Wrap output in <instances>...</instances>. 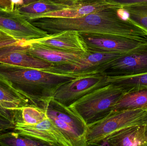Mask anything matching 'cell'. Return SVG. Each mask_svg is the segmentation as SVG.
Wrapping results in <instances>:
<instances>
[{"label":"cell","mask_w":147,"mask_h":146,"mask_svg":"<svg viewBox=\"0 0 147 146\" xmlns=\"http://www.w3.org/2000/svg\"><path fill=\"white\" fill-rule=\"evenodd\" d=\"M117 9H108L78 18L44 17L28 21L49 35L72 31L80 33L117 35L147 41V30L129 19L121 18Z\"/></svg>","instance_id":"cell-1"},{"label":"cell","mask_w":147,"mask_h":146,"mask_svg":"<svg viewBox=\"0 0 147 146\" xmlns=\"http://www.w3.org/2000/svg\"><path fill=\"white\" fill-rule=\"evenodd\" d=\"M0 75L26 95L34 107L44 110L60 87L81 75L57 73L0 63Z\"/></svg>","instance_id":"cell-2"},{"label":"cell","mask_w":147,"mask_h":146,"mask_svg":"<svg viewBox=\"0 0 147 146\" xmlns=\"http://www.w3.org/2000/svg\"><path fill=\"white\" fill-rule=\"evenodd\" d=\"M124 93L121 87L108 84L89 93L68 107L87 126L113 111L114 105Z\"/></svg>","instance_id":"cell-3"},{"label":"cell","mask_w":147,"mask_h":146,"mask_svg":"<svg viewBox=\"0 0 147 146\" xmlns=\"http://www.w3.org/2000/svg\"><path fill=\"white\" fill-rule=\"evenodd\" d=\"M147 109L113 111L104 118L87 126L86 146L100 145L107 137L127 127L146 124Z\"/></svg>","instance_id":"cell-4"},{"label":"cell","mask_w":147,"mask_h":146,"mask_svg":"<svg viewBox=\"0 0 147 146\" xmlns=\"http://www.w3.org/2000/svg\"><path fill=\"white\" fill-rule=\"evenodd\" d=\"M47 117L57 127L72 146H86L87 126L68 107L53 98L45 109Z\"/></svg>","instance_id":"cell-5"},{"label":"cell","mask_w":147,"mask_h":146,"mask_svg":"<svg viewBox=\"0 0 147 146\" xmlns=\"http://www.w3.org/2000/svg\"><path fill=\"white\" fill-rule=\"evenodd\" d=\"M107 76H130L147 73V42L113 59L103 69Z\"/></svg>","instance_id":"cell-6"},{"label":"cell","mask_w":147,"mask_h":146,"mask_svg":"<svg viewBox=\"0 0 147 146\" xmlns=\"http://www.w3.org/2000/svg\"><path fill=\"white\" fill-rule=\"evenodd\" d=\"M107 85L106 75L102 73L80 75L60 87L53 99L69 107L89 93Z\"/></svg>","instance_id":"cell-7"},{"label":"cell","mask_w":147,"mask_h":146,"mask_svg":"<svg viewBox=\"0 0 147 146\" xmlns=\"http://www.w3.org/2000/svg\"><path fill=\"white\" fill-rule=\"evenodd\" d=\"M123 54L87 50L84 56L77 62L69 64L53 65L43 69L51 73L78 75L102 73L103 69L107 63Z\"/></svg>","instance_id":"cell-8"},{"label":"cell","mask_w":147,"mask_h":146,"mask_svg":"<svg viewBox=\"0 0 147 146\" xmlns=\"http://www.w3.org/2000/svg\"><path fill=\"white\" fill-rule=\"evenodd\" d=\"M0 31L21 41H32L49 35L31 24L16 8L0 9Z\"/></svg>","instance_id":"cell-9"},{"label":"cell","mask_w":147,"mask_h":146,"mask_svg":"<svg viewBox=\"0 0 147 146\" xmlns=\"http://www.w3.org/2000/svg\"><path fill=\"white\" fill-rule=\"evenodd\" d=\"M14 131L21 135L41 141L47 146H72L61 130L48 118L34 125L20 121L16 123Z\"/></svg>","instance_id":"cell-10"},{"label":"cell","mask_w":147,"mask_h":146,"mask_svg":"<svg viewBox=\"0 0 147 146\" xmlns=\"http://www.w3.org/2000/svg\"><path fill=\"white\" fill-rule=\"evenodd\" d=\"M88 50L106 53H126L147 41L123 36L80 33Z\"/></svg>","instance_id":"cell-11"},{"label":"cell","mask_w":147,"mask_h":146,"mask_svg":"<svg viewBox=\"0 0 147 146\" xmlns=\"http://www.w3.org/2000/svg\"><path fill=\"white\" fill-rule=\"evenodd\" d=\"M26 41L0 48V63L19 67L44 69L52 66L51 63L35 57L28 52Z\"/></svg>","instance_id":"cell-12"},{"label":"cell","mask_w":147,"mask_h":146,"mask_svg":"<svg viewBox=\"0 0 147 146\" xmlns=\"http://www.w3.org/2000/svg\"><path fill=\"white\" fill-rule=\"evenodd\" d=\"M66 2L69 6L67 8L43 14L37 19L44 17L78 18L108 9H117L114 3L106 0H66Z\"/></svg>","instance_id":"cell-13"},{"label":"cell","mask_w":147,"mask_h":146,"mask_svg":"<svg viewBox=\"0 0 147 146\" xmlns=\"http://www.w3.org/2000/svg\"><path fill=\"white\" fill-rule=\"evenodd\" d=\"M28 52L53 65L69 64L77 62L82 58L86 52L65 51L46 46L34 42L26 41ZM52 65V66H53Z\"/></svg>","instance_id":"cell-14"},{"label":"cell","mask_w":147,"mask_h":146,"mask_svg":"<svg viewBox=\"0 0 147 146\" xmlns=\"http://www.w3.org/2000/svg\"><path fill=\"white\" fill-rule=\"evenodd\" d=\"M33 40L46 46L65 51L86 52L88 50L81 35L75 31H64Z\"/></svg>","instance_id":"cell-15"},{"label":"cell","mask_w":147,"mask_h":146,"mask_svg":"<svg viewBox=\"0 0 147 146\" xmlns=\"http://www.w3.org/2000/svg\"><path fill=\"white\" fill-rule=\"evenodd\" d=\"M0 105L5 109L16 112L27 106L35 107L26 95L1 75Z\"/></svg>","instance_id":"cell-16"},{"label":"cell","mask_w":147,"mask_h":146,"mask_svg":"<svg viewBox=\"0 0 147 146\" xmlns=\"http://www.w3.org/2000/svg\"><path fill=\"white\" fill-rule=\"evenodd\" d=\"M146 127V124H143L125 128L111 135L104 141L109 146H147Z\"/></svg>","instance_id":"cell-17"},{"label":"cell","mask_w":147,"mask_h":146,"mask_svg":"<svg viewBox=\"0 0 147 146\" xmlns=\"http://www.w3.org/2000/svg\"><path fill=\"white\" fill-rule=\"evenodd\" d=\"M68 7L51 0H40L28 5L15 8L22 15L30 20L37 19L43 14L62 10Z\"/></svg>","instance_id":"cell-18"},{"label":"cell","mask_w":147,"mask_h":146,"mask_svg":"<svg viewBox=\"0 0 147 146\" xmlns=\"http://www.w3.org/2000/svg\"><path fill=\"white\" fill-rule=\"evenodd\" d=\"M147 109V89L125 93L113 108V111Z\"/></svg>","instance_id":"cell-19"},{"label":"cell","mask_w":147,"mask_h":146,"mask_svg":"<svg viewBox=\"0 0 147 146\" xmlns=\"http://www.w3.org/2000/svg\"><path fill=\"white\" fill-rule=\"evenodd\" d=\"M106 76L107 84L119 87L125 93L147 89V73L134 76Z\"/></svg>","instance_id":"cell-20"},{"label":"cell","mask_w":147,"mask_h":146,"mask_svg":"<svg viewBox=\"0 0 147 146\" xmlns=\"http://www.w3.org/2000/svg\"><path fill=\"white\" fill-rule=\"evenodd\" d=\"M120 9L126 18L147 30V2L127 5Z\"/></svg>","instance_id":"cell-21"},{"label":"cell","mask_w":147,"mask_h":146,"mask_svg":"<svg viewBox=\"0 0 147 146\" xmlns=\"http://www.w3.org/2000/svg\"><path fill=\"white\" fill-rule=\"evenodd\" d=\"M0 146H43L45 143L21 135L16 132H5L0 134Z\"/></svg>","instance_id":"cell-22"},{"label":"cell","mask_w":147,"mask_h":146,"mask_svg":"<svg viewBox=\"0 0 147 146\" xmlns=\"http://www.w3.org/2000/svg\"><path fill=\"white\" fill-rule=\"evenodd\" d=\"M21 120L24 124L34 125L41 122L47 118L45 111L43 109L32 106H27L21 111Z\"/></svg>","instance_id":"cell-23"},{"label":"cell","mask_w":147,"mask_h":146,"mask_svg":"<svg viewBox=\"0 0 147 146\" xmlns=\"http://www.w3.org/2000/svg\"><path fill=\"white\" fill-rule=\"evenodd\" d=\"M19 112H14L3 109L0 105V118L11 122L16 124L17 120V115Z\"/></svg>","instance_id":"cell-24"},{"label":"cell","mask_w":147,"mask_h":146,"mask_svg":"<svg viewBox=\"0 0 147 146\" xmlns=\"http://www.w3.org/2000/svg\"><path fill=\"white\" fill-rule=\"evenodd\" d=\"M114 3L117 9L121 8L124 6L136 3L147 2V0H106Z\"/></svg>","instance_id":"cell-25"},{"label":"cell","mask_w":147,"mask_h":146,"mask_svg":"<svg viewBox=\"0 0 147 146\" xmlns=\"http://www.w3.org/2000/svg\"><path fill=\"white\" fill-rule=\"evenodd\" d=\"M21 40H18L7 34L0 37V48L16 43Z\"/></svg>","instance_id":"cell-26"},{"label":"cell","mask_w":147,"mask_h":146,"mask_svg":"<svg viewBox=\"0 0 147 146\" xmlns=\"http://www.w3.org/2000/svg\"><path fill=\"white\" fill-rule=\"evenodd\" d=\"M15 124L6 120L0 118V129L4 132L9 130H13Z\"/></svg>","instance_id":"cell-27"},{"label":"cell","mask_w":147,"mask_h":146,"mask_svg":"<svg viewBox=\"0 0 147 146\" xmlns=\"http://www.w3.org/2000/svg\"><path fill=\"white\" fill-rule=\"evenodd\" d=\"M0 5L4 9L13 10L15 8L11 0H0Z\"/></svg>","instance_id":"cell-28"},{"label":"cell","mask_w":147,"mask_h":146,"mask_svg":"<svg viewBox=\"0 0 147 146\" xmlns=\"http://www.w3.org/2000/svg\"><path fill=\"white\" fill-rule=\"evenodd\" d=\"M14 7H17L20 6H23V3L22 0H11Z\"/></svg>","instance_id":"cell-29"},{"label":"cell","mask_w":147,"mask_h":146,"mask_svg":"<svg viewBox=\"0 0 147 146\" xmlns=\"http://www.w3.org/2000/svg\"><path fill=\"white\" fill-rule=\"evenodd\" d=\"M40 0H22L23 3V5H26L28 4H30L32 3L38 1Z\"/></svg>","instance_id":"cell-30"},{"label":"cell","mask_w":147,"mask_h":146,"mask_svg":"<svg viewBox=\"0 0 147 146\" xmlns=\"http://www.w3.org/2000/svg\"><path fill=\"white\" fill-rule=\"evenodd\" d=\"M51 1H53L57 3H60L61 2L63 1H65V0H51Z\"/></svg>","instance_id":"cell-31"},{"label":"cell","mask_w":147,"mask_h":146,"mask_svg":"<svg viewBox=\"0 0 147 146\" xmlns=\"http://www.w3.org/2000/svg\"><path fill=\"white\" fill-rule=\"evenodd\" d=\"M5 34H6V33H5L3 32L0 31V37H1L2 36H3V35H4Z\"/></svg>","instance_id":"cell-32"},{"label":"cell","mask_w":147,"mask_h":146,"mask_svg":"<svg viewBox=\"0 0 147 146\" xmlns=\"http://www.w3.org/2000/svg\"><path fill=\"white\" fill-rule=\"evenodd\" d=\"M145 135L147 138V124H146V130H145Z\"/></svg>","instance_id":"cell-33"},{"label":"cell","mask_w":147,"mask_h":146,"mask_svg":"<svg viewBox=\"0 0 147 146\" xmlns=\"http://www.w3.org/2000/svg\"><path fill=\"white\" fill-rule=\"evenodd\" d=\"M145 123H146V124H147V114L146 116V119H145Z\"/></svg>","instance_id":"cell-34"},{"label":"cell","mask_w":147,"mask_h":146,"mask_svg":"<svg viewBox=\"0 0 147 146\" xmlns=\"http://www.w3.org/2000/svg\"><path fill=\"white\" fill-rule=\"evenodd\" d=\"M3 132H4V131H3V130H1V129H0V134L2 133H3Z\"/></svg>","instance_id":"cell-35"},{"label":"cell","mask_w":147,"mask_h":146,"mask_svg":"<svg viewBox=\"0 0 147 146\" xmlns=\"http://www.w3.org/2000/svg\"><path fill=\"white\" fill-rule=\"evenodd\" d=\"M4 9L1 5H0V9Z\"/></svg>","instance_id":"cell-36"}]
</instances>
